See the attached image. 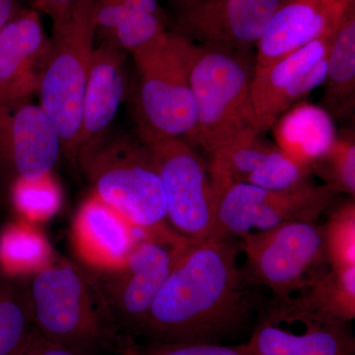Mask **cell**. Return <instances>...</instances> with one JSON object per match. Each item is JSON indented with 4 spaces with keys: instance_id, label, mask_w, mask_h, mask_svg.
I'll return each instance as SVG.
<instances>
[{
    "instance_id": "cell-16",
    "label": "cell",
    "mask_w": 355,
    "mask_h": 355,
    "mask_svg": "<svg viewBox=\"0 0 355 355\" xmlns=\"http://www.w3.org/2000/svg\"><path fill=\"white\" fill-rule=\"evenodd\" d=\"M50 51L38 11L23 9L0 31V102L38 93Z\"/></svg>"
},
{
    "instance_id": "cell-23",
    "label": "cell",
    "mask_w": 355,
    "mask_h": 355,
    "mask_svg": "<svg viewBox=\"0 0 355 355\" xmlns=\"http://www.w3.org/2000/svg\"><path fill=\"white\" fill-rule=\"evenodd\" d=\"M261 135L258 128H248L209 158L207 165L216 202L229 186L244 183L275 147L263 141Z\"/></svg>"
},
{
    "instance_id": "cell-21",
    "label": "cell",
    "mask_w": 355,
    "mask_h": 355,
    "mask_svg": "<svg viewBox=\"0 0 355 355\" xmlns=\"http://www.w3.org/2000/svg\"><path fill=\"white\" fill-rule=\"evenodd\" d=\"M323 102L331 116L349 114L355 96V3L347 9L329 51Z\"/></svg>"
},
{
    "instance_id": "cell-15",
    "label": "cell",
    "mask_w": 355,
    "mask_h": 355,
    "mask_svg": "<svg viewBox=\"0 0 355 355\" xmlns=\"http://www.w3.org/2000/svg\"><path fill=\"white\" fill-rule=\"evenodd\" d=\"M355 1L280 0L257 46L254 72L261 71L315 40L333 36Z\"/></svg>"
},
{
    "instance_id": "cell-13",
    "label": "cell",
    "mask_w": 355,
    "mask_h": 355,
    "mask_svg": "<svg viewBox=\"0 0 355 355\" xmlns=\"http://www.w3.org/2000/svg\"><path fill=\"white\" fill-rule=\"evenodd\" d=\"M347 324L275 301L244 345L251 355H354Z\"/></svg>"
},
{
    "instance_id": "cell-33",
    "label": "cell",
    "mask_w": 355,
    "mask_h": 355,
    "mask_svg": "<svg viewBox=\"0 0 355 355\" xmlns=\"http://www.w3.org/2000/svg\"><path fill=\"white\" fill-rule=\"evenodd\" d=\"M23 9L17 0H0V31Z\"/></svg>"
},
{
    "instance_id": "cell-29",
    "label": "cell",
    "mask_w": 355,
    "mask_h": 355,
    "mask_svg": "<svg viewBox=\"0 0 355 355\" xmlns=\"http://www.w3.org/2000/svg\"><path fill=\"white\" fill-rule=\"evenodd\" d=\"M322 173L328 180L326 184L338 193L343 191L354 197L355 144L354 137H338L335 146L321 164Z\"/></svg>"
},
{
    "instance_id": "cell-10",
    "label": "cell",
    "mask_w": 355,
    "mask_h": 355,
    "mask_svg": "<svg viewBox=\"0 0 355 355\" xmlns=\"http://www.w3.org/2000/svg\"><path fill=\"white\" fill-rule=\"evenodd\" d=\"M336 191L328 184L310 183L291 191H270L235 183L216 200L220 239L243 238L292 221H318L335 202Z\"/></svg>"
},
{
    "instance_id": "cell-11",
    "label": "cell",
    "mask_w": 355,
    "mask_h": 355,
    "mask_svg": "<svg viewBox=\"0 0 355 355\" xmlns=\"http://www.w3.org/2000/svg\"><path fill=\"white\" fill-rule=\"evenodd\" d=\"M280 0H169L170 32L203 44L246 51L258 43Z\"/></svg>"
},
{
    "instance_id": "cell-22",
    "label": "cell",
    "mask_w": 355,
    "mask_h": 355,
    "mask_svg": "<svg viewBox=\"0 0 355 355\" xmlns=\"http://www.w3.org/2000/svg\"><path fill=\"white\" fill-rule=\"evenodd\" d=\"M286 300H275L302 312L349 323L355 318V266L330 270Z\"/></svg>"
},
{
    "instance_id": "cell-2",
    "label": "cell",
    "mask_w": 355,
    "mask_h": 355,
    "mask_svg": "<svg viewBox=\"0 0 355 355\" xmlns=\"http://www.w3.org/2000/svg\"><path fill=\"white\" fill-rule=\"evenodd\" d=\"M77 164L87 175L92 195L133 226L150 237L178 238L166 224L164 187L139 137L108 135Z\"/></svg>"
},
{
    "instance_id": "cell-3",
    "label": "cell",
    "mask_w": 355,
    "mask_h": 355,
    "mask_svg": "<svg viewBox=\"0 0 355 355\" xmlns=\"http://www.w3.org/2000/svg\"><path fill=\"white\" fill-rule=\"evenodd\" d=\"M244 51L198 44L191 67L196 123L186 141L211 157L248 128H257L252 70Z\"/></svg>"
},
{
    "instance_id": "cell-17",
    "label": "cell",
    "mask_w": 355,
    "mask_h": 355,
    "mask_svg": "<svg viewBox=\"0 0 355 355\" xmlns=\"http://www.w3.org/2000/svg\"><path fill=\"white\" fill-rule=\"evenodd\" d=\"M148 235L91 195L72 223L71 239L77 256L95 272L118 268L137 243Z\"/></svg>"
},
{
    "instance_id": "cell-14",
    "label": "cell",
    "mask_w": 355,
    "mask_h": 355,
    "mask_svg": "<svg viewBox=\"0 0 355 355\" xmlns=\"http://www.w3.org/2000/svg\"><path fill=\"white\" fill-rule=\"evenodd\" d=\"M334 37L315 40L272 67L254 72L252 99L261 133L270 130L294 102L324 83Z\"/></svg>"
},
{
    "instance_id": "cell-6",
    "label": "cell",
    "mask_w": 355,
    "mask_h": 355,
    "mask_svg": "<svg viewBox=\"0 0 355 355\" xmlns=\"http://www.w3.org/2000/svg\"><path fill=\"white\" fill-rule=\"evenodd\" d=\"M31 277L28 297L40 336L80 352L102 340L104 312L87 275L71 263L53 261Z\"/></svg>"
},
{
    "instance_id": "cell-9",
    "label": "cell",
    "mask_w": 355,
    "mask_h": 355,
    "mask_svg": "<svg viewBox=\"0 0 355 355\" xmlns=\"http://www.w3.org/2000/svg\"><path fill=\"white\" fill-rule=\"evenodd\" d=\"M184 243L177 238H146L120 266L96 272L92 284L104 314L140 330Z\"/></svg>"
},
{
    "instance_id": "cell-32",
    "label": "cell",
    "mask_w": 355,
    "mask_h": 355,
    "mask_svg": "<svg viewBox=\"0 0 355 355\" xmlns=\"http://www.w3.org/2000/svg\"><path fill=\"white\" fill-rule=\"evenodd\" d=\"M22 355H83L80 350L50 342L36 333Z\"/></svg>"
},
{
    "instance_id": "cell-20",
    "label": "cell",
    "mask_w": 355,
    "mask_h": 355,
    "mask_svg": "<svg viewBox=\"0 0 355 355\" xmlns=\"http://www.w3.org/2000/svg\"><path fill=\"white\" fill-rule=\"evenodd\" d=\"M93 21L95 35L130 53L167 31V18L119 0H94Z\"/></svg>"
},
{
    "instance_id": "cell-8",
    "label": "cell",
    "mask_w": 355,
    "mask_h": 355,
    "mask_svg": "<svg viewBox=\"0 0 355 355\" xmlns=\"http://www.w3.org/2000/svg\"><path fill=\"white\" fill-rule=\"evenodd\" d=\"M144 144L164 187L168 229L187 243L220 239L209 165L183 139Z\"/></svg>"
},
{
    "instance_id": "cell-7",
    "label": "cell",
    "mask_w": 355,
    "mask_h": 355,
    "mask_svg": "<svg viewBox=\"0 0 355 355\" xmlns=\"http://www.w3.org/2000/svg\"><path fill=\"white\" fill-rule=\"evenodd\" d=\"M241 239L245 280L270 289L275 300L291 297L330 270L318 221L287 222Z\"/></svg>"
},
{
    "instance_id": "cell-26",
    "label": "cell",
    "mask_w": 355,
    "mask_h": 355,
    "mask_svg": "<svg viewBox=\"0 0 355 355\" xmlns=\"http://www.w3.org/2000/svg\"><path fill=\"white\" fill-rule=\"evenodd\" d=\"M323 225L327 261L331 270L355 266L354 198L334 207Z\"/></svg>"
},
{
    "instance_id": "cell-34",
    "label": "cell",
    "mask_w": 355,
    "mask_h": 355,
    "mask_svg": "<svg viewBox=\"0 0 355 355\" xmlns=\"http://www.w3.org/2000/svg\"><path fill=\"white\" fill-rule=\"evenodd\" d=\"M119 1L125 2V3L139 7L140 9L148 11V12L166 17V13L159 6L157 0H119Z\"/></svg>"
},
{
    "instance_id": "cell-28",
    "label": "cell",
    "mask_w": 355,
    "mask_h": 355,
    "mask_svg": "<svg viewBox=\"0 0 355 355\" xmlns=\"http://www.w3.org/2000/svg\"><path fill=\"white\" fill-rule=\"evenodd\" d=\"M310 173L275 146L260 167L244 183L265 190L291 191L310 184Z\"/></svg>"
},
{
    "instance_id": "cell-24",
    "label": "cell",
    "mask_w": 355,
    "mask_h": 355,
    "mask_svg": "<svg viewBox=\"0 0 355 355\" xmlns=\"http://www.w3.org/2000/svg\"><path fill=\"white\" fill-rule=\"evenodd\" d=\"M53 261L50 243L34 224L20 219L0 232V270L7 277L32 275Z\"/></svg>"
},
{
    "instance_id": "cell-35",
    "label": "cell",
    "mask_w": 355,
    "mask_h": 355,
    "mask_svg": "<svg viewBox=\"0 0 355 355\" xmlns=\"http://www.w3.org/2000/svg\"><path fill=\"white\" fill-rule=\"evenodd\" d=\"M347 1H355V0H347Z\"/></svg>"
},
{
    "instance_id": "cell-30",
    "label": "cell",
    "mask_w": 355,
    "mask_h": 355,
    "mask_svg": "<svg viewBox=\"0 0 355 355\" xmlns=\"http://www.w3.org/2000/svg\"><path fill=\"white\" fill-rule=\"evenodd\" d=\"M155 355H251L245 345L227 347L220 343H187L166 345Z\"/></svg>"
},
{
    "instance_id": "cell-31",
    "label": "cell",
    "mask_w": 355,
    "mask_h": 355,
    "mask_svg": "<svg viewBox=\"0 0 355 355\" xmlns=\"http://www.w3.org/2000/svg\"><path fill=\"white\" fill-rule=\"evenodd\" d=\"M34 9L51 17L53 28L60 27L73 15L80 0H32Z\"/></svg>"
},
{
    "instance_id": "cell-18",
    "label": "cell",
    "mask_w": 355,
    "mask_h": 355,
    "mask_svg": "<svg viewBox=\"0 0 355 355\" xmlns=\"http://www.w3.org/2000/svg\"><path fill=\"white\" fill-rule=\"evenodd\" d=\"M125 51L102 40L91 58L76 163L109 135L127 87Z\"/></svg>"
},
{
    "instance_id": "cell-27",
    "label": "cell",
    "mask_w": 355,
    "mask_h": 355,
    "mask_svg": "<svg viewBox=\"0 0 355 355\" xmlns=\"http://www.w3.org/2000/svg\"><path fill=\"white\" fill-rule=\"evenodd\" d=\"M10 197L21 219L32 224L48 220L62 205V193L53 175L36 182H16L10 187Z\"/></svg>"
},
{
    "instance_id": "cell-1",
    "label": "cell",
    "mask_w": 355,
    "mask_h": 355,
    "mask_svg": "<svg viewBox=\"0 0 355 355\" xmlns=\"http://www.w3.org/2000/svg\"><path fill=\"white\" fill-rule=\"evenodd\" d=\"M231 239L184 243L140 331L165 345L220 343L253 309Z\"/></svg>"
},
{
    "instance_id": "cell-5",
    "label": "cell",
    "mask_w": 355,
    "mask_h": 355,
    "mask_svg": "<svg viewBox=\"0 0 355 355\" xmlns=\"http://www.w3.org/2000/svg\"><path fill=\"white\" fill-rule=\"evenodd\" d=\"M94 0H80L64 24L53 28L51 51L37 94L62 151L76 163L84 94L95 48Z\"/></svg>"
},
{
    "instance_id": "cell-4",
    "label": "cell",
    "mask_w": 355,
    "mask_h": 355,
    "mask_svg": "<svg viewBox=\"0 0 355 355\" xmlns=\"http://www.w3.org/2000/svg\"><path fill=\"white\" fill-rule=\"evenodd\" d=\"M197 44L165 31L132 53L139 76V137L186 139L196 123L191 67Z\"/></svg>"
},
{
    "instance_id": "cell-19",
    "label": "cell",
    "mask_w": 355,
    "mask_h": 355,
    "mask_svg": "<svg viewBox=\"0 0 355 355\" xmlns=\"http://www.w3.org/2000/svg\"><path fill=\"white\" fill-rule=\"evenodd\" d=\"M273 127L280 150L309 171L323 162L338 139L331 114L315 105L287 110Z\"/></svg>"
},
{
    "instance_id": "cell-12",
    "label": "cell",
    "mask_w": 355,
    "mask_h": 355,
    "mask_svg": "<svg viewBox=\"0 0 355 355\" xmlns=\"http://www.w3.org/2000/svg\"><path fill=\"white\" fill-rule=\"evenodd\" d=\"M62 153L57 130L30 98L0 102V178L10 187L51 176Z\"/></svg>"
},
{
    "instance_id": "cell-25",
    "label": "cell",
    "mask_w": 355,
    "mask_h": 355,
    "mask_svg": "<svg viewBox=\"0 0 355 355\" xmlns=\"http://www.w3.org/2000/svg\"><path fill=\"white\" fill-rule=\"evenodd\" d=\"M36 333L28 292L0 286V355H22Z\"/></svg>"
}]
</instances>
